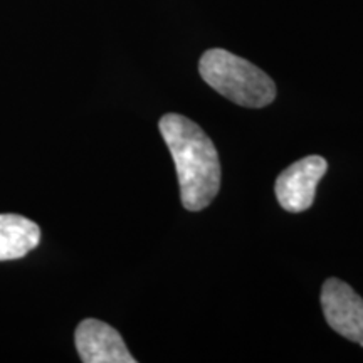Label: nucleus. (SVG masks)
Masks as SVG:
<instances>
[{"label":"nucleus","instance_id":"7ed1b4c3","mask_svg":"<svg viewBox=\"0 0 363 363\" xmlns=\"http://www.w3.org/2000/svg\"><path fill=\"white\" fill-rule=\"evenodd\" d=\"M321 308L331 328L363 348V299L350 284L337 278L326 279L321 289Z\"/></svg>","mask_w":363,"mask_h":363},{"label":"nucleus","instance_id":"39448f33","mask_svg":"<svg viewBox=\"0 0 363 363\" xmlns=\"http://www.w3.org/2000/svg\"><path fill=\"white\" fill-rule=\"evenodd\" d=\"M76 350L84 363H135L121 335L104 321H81L76 328Z\"/></svg>","mask_w":363,"mask_h":363},{"label":"nucleus","instance_id":"20e7f679","mask_svg":"<svg viewBox=\"0 0 363 363\" xmlns=\"http://www.w3.org/2000/svg\"><path fill=\"white\" fill-rule=\"evenodd\" d=\"M328 170V162L310 155L289 165L276 180L274 190L279 206L288 212H305L313 206L316 187Z\"/></svg>","mask_w":363,"mask_h":363},{"label":"nucleus","instance_id":"423d86ee","mask_svg":"<svg viewBox=\"0 0 363 363\" xmlns=\"http://www.w3.org/2000/svg\"><path fill=\"white\" fill-rule=\"evenodd\" d=\"M39 240L35 222L17 214H0V261L21 259L38 247Z\"/></svg>","mask_w":363,"mask_h":363},{"label":"nucleus","instance_id":"f03ea898","mask_svg":"<svg viewBox=\"0 0 363 363\" xmlns=\"http://www.w3.org/2000/svg\"><path fill=\"white\" fill-rule=\"evenodd\" d=\"M199 72L212 89L239 106L264 108L276 98L274 81L264 71L225 49L203 52Z\"/></svg>","mask_w":363,"mask_h":363},{"label":"nucleus","instance_id":"f257e3e1","mask_svg":"<svg viewBox=\"0 0 363 363\" xmlns=\"http://www.w3.org/2000/svg\"><path fill=\"white\" fill-rule=\"evenodd\" d=\"M180 184L182 206L199 212L214 201L220 189V162L214 142L195 121L169 113L158 123Z\"/></svg>","mask_w":363,"mask_h":363}]
</instances>
